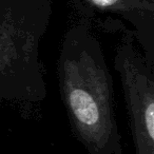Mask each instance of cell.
<instances>
[{"label":"cell","mask_w":154,"mask_h":154,"mask_svg":"<svg viewBox=\"0 0 154 154\" xmlns=\"http://www.w3.org/2000/svg\"><path fill=\"white\" fill-rule=\"evenodd\" d=\"M71 132L88 154H122L113 77L100 45L87 35L64 41L57 60Z\"/></svg>","instance_id":"obj_1"},{"label":"cell","mask_w":154,"mask_h":154,"mask_svg":"<svg viewBox=\"0 0 154 154\" xmlns=\"http://www.w3.org/2000/svg\"><path fill=\"white\" fill-rule=\"evenodd\" d=\"M114 68L122 82L134 154H154V66L127 40L116 50Z\"/></svg>","instance_id":"obj_2"},{"label":"cell","mask_w":154,"mask_h":154,"mask_svg":"<svg viewBox=\"0 0 154 154\" xmlns=\"http://www.w3.org/2000/svg\"><path fill=\"white\" fill-rule=\"evenodd\" d=\"M98 8H110L114 7L119 0H91Z\"/></svg>","instance_id":"obj_3"}]
</instances>
